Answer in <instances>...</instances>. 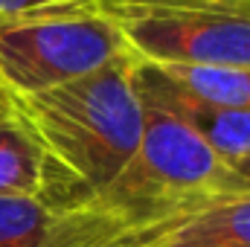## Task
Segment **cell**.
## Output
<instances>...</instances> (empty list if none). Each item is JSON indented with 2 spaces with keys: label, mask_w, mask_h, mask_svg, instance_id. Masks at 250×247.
<instances>
[{
  "label": "cell",
  "mask_w": 250,
  "mask_h": 247,
  "mask_svg": "<svg viewBox=\"0 0 250 247\" xmlns=\"http://www.w3.org/2000/svg\"><path fill=\"white\" fill-rule=\"evenodd\" d=\"M56 209L35 195H0V247H41Z\"/></svg>",
  "instance_id": "30bf717a"
},
{
  "label": "cell",
  "mask_w": 250,
  "mask_h": 247,
  "mask_svg": "<svg viewBox=\"0 0 250 247\" xmlns=\"http://www.w3.org/2000/svg\"><path fill=\"white\" fill-rule=\"evenodd\" d=\"M137 70L151 84L207 108L250 111L248 67H192V64H140Z\"/></svg>",
  "instance_id": "52a82bcc"
},
{
  "label": "cell",
  "mask_w": 250,
  "mask_h": 247,
  "mask_svg": "<svg viewBox=\"0 0 250 247\" xmlns=\"http://www.w3.org/2000/svg\"><path fill=\"white\" fill-rule=\"evenodd\" d=\"M44 160L15 123L0 125V195H35L44 201Z\"/></svg>",
  "instance_id": "ba28073f"
},
{
  "label": "cell",
  "mask_w": 250,
  "mask_h": 247,
  "mask_svg": "<svg viewBox=\"0 0 250 247\" xmlns=\"http://www.w3.org/2000/svg\"><path fill=\"white\" fill-rule=\"evenodd\" d=\"M137 90L146 105H154V108L178 117L184 125H189L227 169L239 166L242 160L250 157V111L207 108V105L187 102V99L151 84L148 79H143L140 70H137Z\"/></svg>",
  "instance_id": "8992f818"
},
{
  "label": "cell",
  "mask_w": 250,
  "mask_h": 247,
  "mask_svg": "<svg viewBox=\"0 0 250 247\" xmlns=\"http://www.w3.org/2000/svg\"><path fill=\"white\" fill-rule=\"evenodd\" d=\"M227 192H245V195H250V157L230 169V175H227Z\"/></svg>",
  "instance_id": "8fae6325"
},
{
  "label": "cell",
  "mask_w": 250,
  "mask_h": 247,
  "mask_svg": "<svg viewBox=\"0 0 250 247\" xmlns=\"http://www.w3.org/2000/svg\"><path fill=\"white\" fill-rule=\"evenodd\" d=\"M44 3H50V0H0V21L15 18V15H23V12L38 9Z\"/></svg>",
  "instance_id": "7c38bea8"
},
{
  "label": "cell",
  "mask_w": 250,
  "mask_h": 247,
  "mask_svg": "<svg viewBox=\"0 0 250 247\" xmlns=\"http://www.w3.org/2000/svg\"><path fill=\"white\" fill-rule=\"evenodd\" d=\"M236 3L250 0H53L38 9L47 12H76V15H102L117 23L146 15H166V12H215Z\"/></svg>",
  "instance_id": "9c48e42d"
},
{
  "label": "cell",
  "mask_w": 250,
  "mask_h": 247,
  "mask_svg": "<svg viewBox=\"0 0 250 247\" xmlns=\"http://www.w3.org/2000/svg\"><path fill=\"white\" fill-rule=\"evenodd\" d=\"M41 247H250V195L221 189L169 204L87 198L56 212Z\"/></svg>",
  "instance_id": "7a4b0ae2"
},
{
  "label": "cell",
  "mask_w": 250,
  "mask_h": 247,
  "mask_svg": "<svg viewBox=\"0 0 250 247\" xmlns=\"http://www.w3.org/2000/svg\"><path fill=\"white\" fill-rule=\"evenodd\" d=\"M123 38L140 64L248 67L250 21L221 12H166L123 21Z\"/></svg>",
  "instance_id": "5b68a950"
},
{
  "label": "cell",
  "mask_w": 250,
  "mask_h": 247,
  "mask_svg": "<svg viewBox=\"0 0 250 247\" xmlns=\"http://www.w3.org/2000/svg\"><path fill=\"white\" fill-rule=\"evenodd\" d=\"M15 125L44 160V201L62 212L102 192L134 157L146 108L131 53L82 79L9 99Z\"/></svg>",
  "instance_id": "6da1fadb"
},
{
  "label": "cell",
  "mask_w": 250,
  "mask_h": 247,
  "mask_svg": "<svg viewBox=\"0 0 250 247\" xmlns=\"http://www.w3.org/2000/svg\"><path fill=\"white\" fill-rule=\"evenodd\" d=\"M146 125L134 157L93 198L111 204H169L201 192H227L230 169L178 117L146 105Z\"/></svg>",
  "instance_id": "277c9868"
},
{
  "label": "cell",
  "mask_w": 250,
  "mask_h": 247,
  "mask_svg": "<svg viewBox=\"0 0 250 247\" xmlns=\"http://www.w3.org/2000/svg\"><path fill=\"white\" fill-rule=\"evenodd\" d=\"M15 123V117H12V105H9V96L0 90V125H9Z\"/></svg>",
  "instance_id": "5bb4252c"
},
{
  "label": "cell",
  "mask_w": 250,
  "mask_h": 247,
  "mask_svg": "<svg viewBox=\"0 0 250 247\" xmlns=\"http://www.w3.org/2000/svg\"><path fill=\"white\" fill-rule=\"evenodd\" d=\"M50 3H53V0H50Z\"/></svg>",
  "instance_id": "9a60e30c"
},
{
  "label": "cell",
  "mask_w": 250,
  "mask_h": 247,
  "mask_svg": "<svg viewBox=\"0 0 250 247\" xmlns=\"http://www.w3.org/2000/svg\"><path fill=\"white\" fill-rule=\"evenodd\" d=\"M221 15H236V18H245L250 21V3H236V6H227V9H215Z\"/></svg>",
  "instance_id": "4fadbf2b"
},
{
  "label": "cell",
  "mask_w": 250,
  "mask_h": 247,
  "mask_svg": "<svg viewBox=\"0 0 250 247\" xmlns=\"http://www.w3.org/2000/svg\"><path fill=\"white\" fill-rule=\"evenodd\" d=\"M128 56L123 26L102 15L29 9L0 21V90L35 96Z\"/></svg>",
  "instance_id": "3957f363"
}]
</instances>
